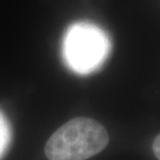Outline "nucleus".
I'll return each mask as SVG.
<instances>
[{
	"label": "nucleus",
	"mask_w": 160,
	"mask_h": 160,
	"mask_svg": "<svg viewBox=\"0 0 160 160\" xmlns=\"http://www.w3.org/2000/svg\"><path fill=\"white\" fill-rule=\"evenodd\" d=\"M152 148H153V153L157 157V159L160 160V134L154 139L153 145H152Z\"/></svg>",
	"instance_id": "20e7f679"
},
{
	"label": "nucleus",
	"mask_w": 160,
	"mask_h": 160,
	"mask_svg": "<svg viewBox=\"0 0 160 160\" xmlns=\"http://www.w3.org/2000/svg\"><path fill=\"white\" fill-rule=\"evenodd\" d=\"M8 140H10L8 127H7V123H6L4 116L0 114V158L2 157L4 152H5Z\"/></svg>",
	"instance_id": "7ed1b4c3"
},
{
	"label": "nucleus",
	"mask_w": 160,
	"mask_h": 160,
	"mask_svg": "<svg viewBox=\"0 0 160 160\" xmlns=\"http://www.w3.org/2000/svg\"><path fill=\"white\" fill-rule=\"evenodd\" d=\"M64 58L78 74H90L103 64L110 52V42L104 31L89 23L70 26L64 37Z\"/></svg>",
	"instance_id": "f03ea898"
},
{
	"label": "nucleus",
	"mask_w": 160,
	"mask_h": 160,
	"mask_svg": "<svg viewBox=\"0 0 160 160\" xmlns=\"http://www.w3.org/2000/svg\"><path fill=\"white\" fill-rule=\"evenodd\" d=\"M108 132L89 118H75L61 126L45 145L49 160H87L106 148Z\"/></svg>",
	"instance_id": "f257e3e1"
}]
</instances>
